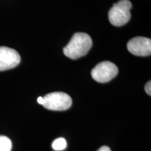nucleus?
I'll list each match as a JSON object with an SVG mask.
<instances>
[{
  "mask_svg": "<svg viewBox=\"0 0 151 151\" xmlns=\"http://www.w3.org/2000/svg\"><path fill=\"white\" fill-rule=\"evenodd\" d=\"M145 90H146V93L148 94L149 96L151 95V82H150V81H149L148 82H147L146 86H145Z\"/></svg>",
  "mask_w": 151,
  "mask_h": 151,
  "instance_id": "9",
  "label": "nucleus"
},
{
  "mask_svg": "<svg viewBox=\"0 0 151 151\" xmlns=\"http://www.w3.org/2000/svg\"><path fill=\"white\" fill-rule=\"evenodd\" d=\"M97 151H111V149H110V148H109V147L104 146L101 147V148H100L99 150H97Z\"/></svg>",
  "mask_w": 151,
  "mask_h": 151,
  "instance_id": "10",
  "label": "nucleus"
},
{
  "mask_svg": "<svg viewBox=\"0 0 151 151\" xmlns=\"http://www.w3.org/2000/svg\"><path fill=\"white\" fill-rule=\"evenodd\" d=\"M92 46V39L88 34L78 32L73 35L69 43L64 48L63 51L68 58L77 60L86 55Z\"/></svg>",
  "mask_w": 151,
  "mask_h": 151,
  "instance_id": "1",
  "label": "nucleus"
},
{
  "mask_svg": "<svg viewBox=\"0 0 151 151\" xmlns=\"http://www.w3.org/2000/svg\"><path fill=\"white\" fill-rule=\"evenodd\" d=\"M37 102L39 103V104L43 105V98L42 97H39L37 99Z\"/></svg>",
  "mask_w": 151,
  "mask_h": 151,
  "instance_id": "11",
  "label": "nucleus"
},
{
  "mask_svg": "<svg viewBox=\"0 0 151 151\" xmlns=\"http://www.w3.org/2000/svg\"><path fill=\"white\" fill-rule=\"evenodd\" d=\"M118 73V68L113 62L104 61L95 66L91 71L92 78L97 82L107 83L116 76Z\"/></svg>",
  "mask_w": 151,
  "mask_h": 151,
  "instance_id": "4",
  "label": "nucleus"
},
{
  "mask_svg": "<svg viewBox=\"0 0 151 151\" xmlns=\"http://www.w3.org/2000/svg\"><path fill=\"white\" fill-rule=\"evenodd\" d=\"M132 7V4L129 0H120L114 4L109 11V21L116 27L127 23L131 18L130 9Z\"/></svg>",
  "mask_w": 151,
  "mask_h": 151,
  "instance_id": "2",
  "label": "nucleus"
},
{
  "mask_svg": "<svg viewBox=\"0 0 151 151\" xmlns=\"http://www.w3.org/2000/svg\"><path fill=\"white\" fill-rule=\"evenodd\" d=\"M127 49L132 54L137 56H149L151 54L150 39L143 37H137L127 43Z\"/></svg>",
  "mask_w": 151,
  "mask_h": 151,
  "instance_id": "6",
  "label": "nucleus"
},
{
  "mask_svg": "<svg viewBox=\"0 0 151 151\" xmlns=\"http://www.w3.org/2000/svg\"><path fill=\"white\" fill-rule=\"evenodd\" d=\"M52 147L55 150L57 151L65 150L67 147V141L64 138H58L52 142Z\"/></svg>",
  "mask_w": 151,
  "mask_h": 151,
  "instance_id": "8",
  "label": "nucleus"
},
{
  "mask_svg": "<svg viewBox=\"0 0 151 151\" xmlns=\"http://www.w3.org/2000/svg\"><path fill=\"white\" fill-rule=\"evenodd\" d=\"M43 98V106L49 110L65 111L70 108L72 104L71 97L65 92H51Z\"/></svg>",
  "mask_w": 151,
  "mask_h": 151,
  "instance_id": "3",
  "label": "nucleus"
},
{
  "mask_svg": "<svg viewBox=\"0 0 151 151\" xmlns=\"http://www.w3.org/2000/svg\"><path fill=\"white\" fill-rule=\"evenodd\" d=\"M12 143L7 137L0 136V151H11Z\"/></svg>",
  "mask_w": 151,
  "mask_h": 151,
  "instance_id": "7",
  "label": "nucleus"
},
{
  "mask_svg": "<svg viewBox=\"0 0 151 151\" xmlns=\"http://www.w3.org/2000/svg\"><path fill=\"white\" fill-rule=\"evenodd\" d=\"M20 55L14 49L9 47H0V71L13 69L20 62Z\"/></svg>",
  "mask_w": 151,
  "mask_h": 151,
  "instance_id": "5",
  "label": "nucleus"
}]
</instances>
